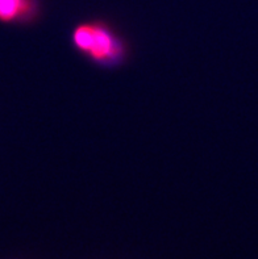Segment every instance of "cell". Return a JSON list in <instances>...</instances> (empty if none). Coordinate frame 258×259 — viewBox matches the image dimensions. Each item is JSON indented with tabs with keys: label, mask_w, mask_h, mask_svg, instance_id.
I'll return each instance as SVG.
<instances>
[{
	"label": "cell",
	"mask_w": 258,
	"mask_h": 259,
	"mask_svg": "<svg viewBox=\"0 0 258 259\" xmlns=\"http://www.w3.org/2000/svg\"><path fill=\"white\" fill-rule=\"evenodd\" d=\"M41 16V0H0V23L30 25Z\"/></svg>",
	"instance_id": "7a4b0ae2"
},
{
	"label": "cell",
	"mask_w": 258,
	"mask_h": 259,
	"mask_svg": "<svg viewBox=\"0 0 258 259\" xmlns=\"http://www.w3.org/2000/svg\"><path fill=\"white\" fill-rule=\"evenodd\" d=\"M70 44L87 62L103 70L119 69L129 57L124 37L100 19L77 24L70 33Z\"/></svg>",
	"instance_id": "6da1fadb"
}]
</instances>
